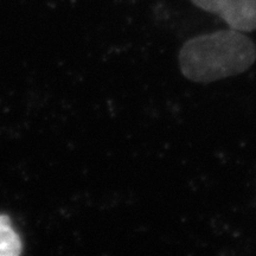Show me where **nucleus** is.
<instances>
[{
	"label": "nucleus",
	"mask_w": 256,
	"mask_h": 256,
	"mask_svg": "<svg viewBox=\"0 0 256 256\" xmlns=\"http://www.w3.org/2000/svg\"><path fill=\"white\" fill-rule=\"evenodd\" d=\"M256 60V46L234 28L190 38L178 56L180 72L192 82L211 83L247 72Z\"/></svg>",
	"instance_id": "nucleus-1"
},
{
	"label": "nucleus",
	"mask_w": 256,
	"mask_h": 256,
	"mask_svg": "<svg viewBox=\"0 0 256 256\" xmlns=\"http://www.w3.org/2000/svg\"><path fill=\"white\" fill-rule=\"evenodd\" d=\"M191 2L204 11L218 16L234 30H256V0H191Z\"/></svg>",
	"instance_id": "nucleus-2"
},
{
	"label": "nucleus",
	"mask_w": 256,
	"mask_h": 256,
	"mask_svg": "<svg viewBox=\"0 0 256 256\" xmlns=\"http://www.w3.org/2000/svg\"><path fill=\"white\" fill-rule=\"evenodd\" d=\"M22 241L12 229L8 216L0 215V256H17L22 254Z\"/></svg>",
	"instance_id": "nucleus-3"
}]
</instances>
